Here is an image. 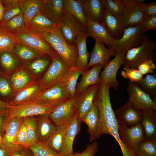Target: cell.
<instances>
[{"mask_svg":"<svg viewBox=\"0 0 156 156\" xmlns=\"http://www.w3.org/2000/svg\"><path fill=\"white\" fill-rule=\"evenodd\" d=\"M88 37L86 28L79 34L75 42L78 53L77 66L84 71L89 69L88 65L91 52L88 51L86 46V40Z\"/></svg>","mask_w":156,"mask_h":156,"instance_id":"22","label":"cell"},{"mask_svg":"<svg viewBox=\"0 0 156 156\" xmlns=\"http://www.w3.org/2000/svg\"><path fill=\"white\" fill-rule=\"evenodd\" d=\"M4 75L8 78L13 90L15 93L34 81L32 76L24 65L11 75Z\"/></svg>","mask_w":156,"mask_h":156,"instance_id":"28","label":"cell"},{"mask_svg":"<svg viewBox=\"0 0 156 156\" xmlns=\"http://www.w3.org/2000/svg\"><path fill=\"white\" fill-rule=\"evenodd\" d=\"M123 71L121 72V76L124 78L129 79L131 82L136 83L143 78L142 75L137 69L124 66Z\"/></svg>","mask_w":156,"mask_h":156,"instance_id":"48","label":"cell"},{"mask_svg":"<svg viewBox=\"0 0 156 156\" xmlns=\"http://www.w3.org/2000/svg\"><path fill=\"white\" fill-rule=\"evenodd\" d=\"M79 118L88 126L90 142L95 141L103 134L99 111L96 106L93 105L88 112Z\"/></svg>","mask_w":156,"mask_h":156,"instance_id":"16","label":"cell"},{"mask_svg":"<svg viewBox=\"0 0 156 156\" xmlns=\"http://www.w3.org/2000/svg\"><path fill=\"white\" fill-rule=\"evenodd\" d=\"M52 59L51 64L40 80L44 90L60 82L70 67L59 56Z\"/></svg>","mask_w":156,"mask_h":156,"instance_id":"6","label":"cell"},{"mask_svg":"<svg viewBox=\"0 0 156 156\" xmlns=\"http://www.w3.org/2000/svg\"><path fill=\"white\" fill-rule=\"evenodd\" d=\"M40 12L59 26L64 14L63 0H41Z\"/></svg>","mask_w":156,"mask_h":156,"instance_id":"17","label":"cell"},{"mask_svg":"<svg viewBox=\"0 0 156 156\" xmlns=\"http://www.w3.org/2000/svg\"><path fill=\"white\" fill-rule=\"evenodd\" d=\"M56 127L51 119L49 115H39L36 118V134L38 142H46L55 130Z\"/></svg>","mask_w":156,"mask_h":156,"instance_id":"26","label":"cell"},{"mask_svg":"<svg viewBox=\"0 0 156 156\" xmlns=\"http://www.w3.org/2000/svg\"><path fill=\"white\" fill-rule=\"evenodd\" d=\"M58 26L39 12L31 20L27 29L38 34Z\"/></svg>","mask_w":156,"mask_h":156,"instance_id":"34","label":"cell"},{"mask_svg":"<svg viewBox=\"0 0 156 156\" xmlns=\"http://www.w3.org/2000/svg\"><path fill=\"white\" fill-rule=\"evenodd\" d=\"M44 90L40 80H34L16 93L13 99L8 102V105L14 106L31 101Z\"/></svg>","mask_w":156,"mask_h":156,"instance_id":"19","label":"cell"},{"mask_svg":"<svg viewBox=\"0 0 156 156\" xmlns=\"http://www.w3.org/2000/svg\"><path fill=\"white\" fill-rule=\"evenodd\" d=\"M52 61V59L47 55L36 58L24 65L25 68L32 75H39L47 70Z\"/></svg>","mask_w":156,"mask_h":156,"instance_id":"38","label":"cell"},{"mask_svg":"<svg viewBox=\"0 0 156 156\" xmlns=\"http://www.w3.org/2000/svg\"><path fill=\"white\" fill-rule=\"evenodd\" d=\"M118 131L120 140L125 148L134 152V148L146 137L140 122L129 127L118 123Z\"/></svg>","mask_w":156,"mask_h":156,"instance_id":"8","label":"cell"},{"mask_svg":"<svg viewBox=\"0 0 156 156\" xmlns=\"http://www.w3.org/2000/svg\"><path fill=\"white\" fill-rule=\"evenodd\" d=\"M80 94H76L60 103L49 114L54 124L58 125L62 122L70 119L78 111Z\"/></svg>","mask_w":156,"mask_h":156,"instance_id":"9","label":"cell"},{"mask_svg":"<svg viewBox=\"0 0 156 156\" xmlns=\"http://www.w3.org/2000/svg\"><path fill=\"white\" fill-rule=\"evenodd\" d=\"M8 102L4 101L0 99V111L6 112L8 111Z\"/></svg>","mask_w":156,"mask_h":156,"instance_id":"58","label":"cell"},{"mask_svg":"<svg viewBox=\"0 0 156 156\" xmlns=\"http://www.w3.org/2000/svg\"><path fill=\"white\" fill-rule=\"evenodd\" d=\"M9 120L8 111H0V134L2 137L5 126Z\"/></svg>","mask_w":156,"mask_h":156,"instance_id":"56","label":"cell"},{"mask_svg":"<svg viewBox=\"0 0 156 156\" xmlns=\"http://www.w3.org/2000/svg\"><path fill=\"white\" fill-rule=\"evenodd\" d=\"M38 34L49 45L68 44L64 37L59 26L54 29Z\"/></svg>","mask_w":156,"mask_h":156,"instance_id":"43","label":"cell"},{"mask_svg":"<svg viewBox=\"0 0 156 156\" xmlns=\"http://www.w3.org/2000/svg\"><path fill=\"white\" fill-rule=\"evenodd\" d=\"M142 11L144 16L156 15V3H145L143 7Z\"/></svg>","mask_w":156,"mask_h":156,"instance_id":"55","label":"cell"},{"mask_svg":"<svg viewBox=\"0 0 156 156\" xmlns=\"http://www.w3.org/2000/svg\"><path fill=\"white\" fill-rule=\"evenodd\" d=\"M99 83L90 86L81 94L78 109L79 118L86 114L92 107L93 100Z\"/></svg>","mask_w":156,"mask_h":156,"instance_id":"31","label":"cell"},{"mask_svg":"<svg viewBox=\"0 0 156 156\" xmlns=\"http://www.w3.org/2000/svg\"><path fill=\"white\" fill-rule=\"evenodd\" d=\"M141 24L128 28L125 30L122 37L116 40L114 51L116 53L125 54L129 50L137 47L142 44L144 36Z\"/></svg>","mask_w":156,"mask_h":156,"instance_id":"5","label":"cell"},{"mask_svg":"<svg viewBox=\"0 0 156 156\" xmlns=\"http://www.w3.org/2000/svg\"><path fill=\"white\" fill-rule=\"evenodd\" d=\"M10 51L22 63H24V65L36 58L42 56L27 46L18 41Z\"/></svg>","mask_w":156,"mask_h":156,"instance_id":"33","label":"cell"},{"mask_svg":"<svg viewBox=\"0 0 156 156\" xmlns=\"http://www.w3.org/2000/svg\"><path fill=\"white\" fill-rule=\"evenodd\" d=\"M3 141V137L0 134V144L2 143Z\"/></svg>","mask_w":156,"mask_h":156,"instance_id":"60","label":"cell"},{"mask_svg":"<svg viewBox=\"0 0 156 156\" xmlns=\"http://www.w3.org/2000/svg\"><path fill=\"white\" fill-rule=\"evenodd\" d=\"M99 148V144L96 141L87 145L85 150L81 153L79 151L72 154L70 156H95Z\"/></svg>","mask_w":156,"mask_h":156,"instance_id":"52","label":"cell"},{"mask_svg":"<svg viewBox=\"0 0 156 156\" xmlns=\"http://www.w3.org/2000/svg\"><path fill=\"white\" fill-rule=\"evenodd\" d=\"M41 0H20L23 15L27 27L33 18L40 12Z\"/></svg>","mask_w":156,"mask_h":156,"instance_id":"37","label":"cell"},{"mask_svg":"<svg viewBox=\"0 0 156 156\" xmlns=\"http://www.w3.org/2000/svg\"><path fill=\"white\" fill-rule=\"evenodd\" d=\"M110 88L109 83L101 82L95 94L93 104L97 107L99 111L103 134L112 136L122 150L124 146L119 137L118 123L110 102Z\"/></svg>","mask_w":156,"mask_h":156,"instance_id":"1","label":"cell"},{"mask_svg":"<svg viewBox=\"0 0 156 156\" xmlns=\"http://www.w3.org/2000/svg\"><path fill=\"white\" fill-rule=\"evenodd\" d=\"M1 75H1V72H0V76Z\"/></svg>","mask_w":156,"mask_h":156,"instance_id":"61","label":"cell"},{"mask_svg":"<svg viewBox=\"0 0 156 156\" xmlns=\"http://www.w3.org/2000/svg\"><path fill=\"white\" fill-rule=\"evenodd\" d=\"M100 23L106 28L114 40H119L122 36L124 30L120 20L114 16L105 8Z\"/></svg>","mask_w":156,"mask_h":156,"instance_id":"24","label":"cell"},{"mask_svg":"<svg viewBox=\"0 0 156 156\" xmlns=\"http://www.w3.org/2000/svg\"><path fill=\"white\" fill-rule=\"evenodd\" d=\"M10 51H0V71L6 75L15 71L24 65Z\"/></svg>","mask_w":156,"mask_h":156,"instance_id":"29","label":"cell"},{"mask_svg":"<svg viewBox=\"0 0 156 156\" xmlns=\"http://www.w3.org/2000/svg\"><path fill=\"white\" fill-rule=\"evenodd\" d=\"M14 144L22 146L29 147L25 127L23 122L19 128L14 138Z\"/></svg>","mask_w":156,"mask_h":156,"instance_id":"49","label":"cell"},{"mask_svg":"<svg viewBox=\"0 0 156 156\" xmlns=\"http://www.w3.org/2000/svg\"><path fill=\"white\" fill-rule=\"evenodd\" d=\"M84 72L77 66L70 67L60 82L68 98L75 95L79 77Z\"/></svg>","mask_w":156,"mask_h":156,"instance_id":"25","label":"cell"},{"mask_svg":"<svg viewBox=\"0 0 156 156\" xmlns=\"http://www.w3.org/2000/svg\"><path fill=\"white\" fill-rule=\"evenodd\" d=\"M20 1L1 0L4 11L3 20L0 22V24L6 22L17 15L23 14Z\"/></svg>","mask_w":156,"mask_h":156,"instance_id":"40","label":"cell"},{"mask_svg":"<svg viewBox=\"0 0 156 156\" xmlns=\"http://www.w3.org/2000/svg\"><path fill=\"white\" fill-rule=\"evenodd\" d=\"M142 112V110L128 101L123 106L114 112L118 123L129 127L140 122Z\"/></svg>","mask_w":156,"mask_h":156,"instance_id":"15","label":"cell"},{"mask_svg":"<svg viewBox=\"0 0 156 156\" xmlns=\"http://www.w3.org/2000/svg\"><path fill=\"white\" fill-rule=\"evenodd\" d=\"M154 62L151 59L146 60L139 65L137 69L142 75L153 73L155 72L154 70L156 68Z\"/></svg>","mask_w":156,"mask_h":156,"instance_id":"53","label":"cell"},{"mask_svg":"<svg viewBox=\"0 0 156 156\" xmlns=\"http://www.w3.org/2000/svg\"><path fill=\"white\" fill-rule=\"evenodd\" d=\"M86 28L88 37H92L95 41L102 42L108 48L114 50L116 40L102 24L86 18Z\"/></svg>","mask_w":156,"mask_h":156,"instance_id":"14","label":"cell"},{"mask_svg":"<svg viewBox=\"0 0 156 156\" xmlns=\"http://www.w3.org/2000/svg\"><path fill=\"white\" fill-rule=\"evenodd\" d=\"M14 35L18 42L27 46L41 56L47 55L52 59L59 56L39 35L27 29Z\"/></svg>","mask_w":156,"mask_h":156,"instance_id":"4","label":"cell"},{"mask_svg":"<svg viewBox=\"0 0 156 156\" xmlns=\"http://www.w3.org/2000/svg\"><path fill=\"white\" fill-rule=\"evenodd\" d=\"M71 118L57 126L55 130L46 142L51 148L57 153L61 152L65 132Z\"/></svg>","mask_w":156,"mask_h":156,"instance_id":"32","label":"cell"},{"mask_svg":"<svg viewBox=\"0 0 156 156\" xmlns=\"http://www.w3.org/2000/svg\"><path fill=\"white\" fill-rule=\"evenodd\" d=\"M12 89L6 76L1 75L0 76V97L5 98L10 95L12 92Z\"/></svg>","mask_w":156,"mask_h":156,"instance_id":"50","label":"cell"},{"mask_svg":"<svg viewBox=\"0 0 156 156\" xmlns=\"http://www.w3.org/2000/svg\"><path fill=\"white\" fill-rule=\"evenodd\" d=\"M143 32L149 30H156V15L144 16L141 24Z\"/></svg>","mask_w":156,"mask_h":156,"instance_id":"51","label":"cell"},{"mask_svg":"<svg viewBox=\"0 0 156 156\" xmlns=\"http://www.w3.org/2000/svg\"><path fill=\"white\" fill-rule=\"evenodd\" d=\"M126 1L125 12L120 20L124 30L128 28L141 24L144 17L142 8L145 0Z\"/></svg>","mask_w":156,"mask_h":156,"instance_id":"7","label":"cell"},{"mask_svg":"<svg viewBox=\"0 0 156 156\" xmlns=\"http://www.w3.org/2000/svg\"><path fill=\"white\" fill-rule=\"evenodd\" d=\"M83 13L87 18L100 23L105 7L101 0H80Z\"/></svg>","mask_w":156,"mask_h":156,"instance_id":"23","label":"cell"},{"mask_svg":"<svg viewBox=\"0 0 156 156\" xmlns=\"http://www.w3.org/2000/svg\"><path fill=\"white\" fill-rule=\"evenodd\" d=\"M116 53L113 50L107 48L102 42L95 41V43L90 54V58L88 62V69L96 65H100L102 68L108 63L112 56H115Z\"/></svg>","mask_w":156,"mask_h":156,"instance_id":"20","label":"cell"},{"mask_svg":"<svg viewBox=\"0 0 156 156\" xmlns=\"http://www.w3.org/2000/svg\"><path fill=\"white\" fill-rule=\"evenodd\" d=\"M15 144L7 145L0 144V156H10Z\"/></svg>","mask_w":156,"mask_h":156,"instance_id":"57","label":"cell"},{"mask_svg":"<svg viewBox=\"0 0 156 156\" xmlns=\"http://www.w3.org/2000/svg\"><path fill=\"white\" fill-rule=\"evenodd\" d=\"M4 8L2 3L1 0H0V22L3 20V14Z\"/></svg>","mask_w":156,"mask_h":156,"instance_id":"59","label":"cell"},{"mask_svg":"<svg viewBox=\"0 0 156 156\" xmlns=\"http://www.w3.org/2000/svg\"><path fill=\"white\" fill-rule=\"evenodd\" d=\"M68 99L60 82L43 90L31 101L43 104H59Z\"/></svg>","mask_w":156,"mask_h":156,"instance_id":"18","label":"cell"},{"mask_svg":"<svg viewBox=\"0 0 156 156\" xmlns=\"http://www.w3.org/2000/svg\"><path fill=\"white\" fill-rule=\"evenodd\" d=\"M23 123L25 127L29 146L38 142L36 134V118L34 116L25 117L24 118Z\"/></svg>","mask_w":156,"mask_h":156,"instance_id":"46","label":"cell"},{"mask_svg":"<svg viewBox=\"0 0 156 156\" xmlns=\"http://www.w3.org/2000/svg\"><path fill=\"white\" fill-rule=\"evenodd\" d=\"M128 101L141 110L151 109L156 110V101L142 91L136 83L129 81L127 88Z\"/></svg>","mask_w":156,"mask_h":156,"instance_id":"10","label":"cell"},{"mask_svg":"<svg viewBox=\"0 0 156 156\" xmlns=\"http://www.w3.org/2000/svg\"><path fill=\"white\" fill-rule=\"evenodd\" d=\"M155 110L146 109L142 110L140 123L146 138L156 139V113Z\"/></svg>","mask_w":156,"mask_h":156,"instance_id":"30","label":"cell"},{"mask_svg":"<svg viewBox=\"0 0 156 156\" xmlns=\"http://www.w3.org/2000/svg\"><path fill=\"white\" fill-rule=\"evenodd\" d=\"M10 156H33V155L28 148L20 145L15 144Z\"/></svg>","mask_w":156,"mask_h":156,"instance_id":"54","label":"cell"},{"mask_svg":"<svg viewBox=\"0 0 156 156\" xmlns=\"http://www.w3.org/2000/svg\"><path fill=\"white\" fill-rule=\"evenodd\" d=\"M24 118L13 117L10 119L4 130L2 143L7 145L14 144V138Z\"/></svg>","mask_w":156,"mask_h":156,"instance_id":"36","label":"cell"},{"mask_svg":"<svg viewBox=\"0 0 156 156\" xmlns=\"http://www.w3.org/2000/svg\"><path fill=\"white\" fill-rule=\"evenodd\" d=\"M125 55L122 53H117L114 58L109 61L100 73L101 82L109 83L110 87L115 90L118 89L119 85V81L116 78L117 74L120 68L124 63Z\"/></svg>","mask_w":156,"mask_h":156,"instance_id":"11","label":"cell"},{"mask_svg":"<svg viewBox=\"0 0 156 156\" xmlns=\"http://www.w3.org/2000/svg\"><path fill=\"white\" fill-rule=\"evenodd\" d=\"M50 45L61 59L70 67H77V47L75 43L72 45L51 44Z\"/></svg>","mask_w":156,"mask_h":156,"instance_id":"27","label":"cell"},{"mask_svg":"<svg viewBox=\"0 0 156 156\" xmlns=\"http://www.w3.org/2000/svg\"><path fill=\"white\" fill-rule=\"evenodd\" d=\"M28 148L33 156H63L51 148L46 142H37L30 145Z\"/></svg>","mask_w":156,"mask_h":156,"instance_id":"45","label":"cell"},{"mask_svg":"<svg viewBox=\"0 0 156 156\" xmlns=\"http://www.w3.org/2000/svg\"><path fill=\"white\" fill-rule=\"evenodd\" d=\"M105 8L114 16L120 20L127 5L126 0H101Z\"/></svg>","mask_w":156,"mask_h":156,"instance_id":"44","label":"cell"},{"mask_svg":"<svg viewBox=\"0 0 156 156\" xmlns=\"http://www.w3.org/2000/svg\"><path fill=\"white\" fill-rule=\"evenodd\" d=\"M59 27L67 43L74 44L79 34L86 27L72 15L64 12Z\"/></svg>","mask_w":156,"mask_h":156,"instance_id":"12","label":"cell"},{"mask_svg":"<svg viewBox=\"0 0 156 156\" xmlns=\"http://www.w3.org/2000/svg\"><path fill=\"white\" fill-rule=\"evenodd\" d=\"M81 122L77 111L70 120L65 132L60 153L63 156H70L74 153L73 142L80 131Z\"/></svg>","mask_w":156,"mask_h":156,"instance_id":"13","label":"cell"},{"mask_svg":"<svg viewBox=\"0 0 156 156\" xmlns=\"http://www.w3.org/2000/svg\"><path fill=\"white\" fill-rule=\"evenodd\" d=\"M0 27L5 32L13 35L27 29L23 14L17 15L0 24Z\"/></svg>","mask_w":156,"mask_h":156,"instance_id":"39","label":"cell"},{"mask_svg":"<svg viewBox=\"0 0 156 156\" xmlns=\"http://www.w3.org/2000/svg\"><path fill=\"white\" fill-rule=\"evenodd\" d=\"M156 43L151 40L147 34L144 35L142 44L128 51L125 55L124 66L137 69L144 61L156 60Z\"/></svg>","mask_w":156,"mask_h":156,"instance_id":"2","label":"cell"},{"mask_svg":"<svg viewBox=\"0 0 156 156\" xmlns=\"http://www.w3.org/2000/svg\"><path fill=\"white\" fill-rule=\"evenodd\" d=\"M60 103L43 104L31 101L14 106H8V112L10 119L49 115Z\"/></svg>","mask_w":156,"mask_h":156,"instance_id":"3","label":"cell"},{"mask_svg":"<svg viewBox=\"0 0 156 156\" xmlns=\"http://www.w3.org/2000/svg\"><path fill=\"white\" fill-rule=\"evenodd\" d=\"M134 152L135 156H156V139L146 138L136 146Z\"/></svg>","mask_w":156,"mask_h":156,"instance_id":"42","label":"cell"},{"mask_svg":"<svg viewBox=\"0 0 156 156\" xmlns=\"http://www.w3.org/2000/svg\"><path fill=\"white\" fill-rule=\"evenodd\" d=\"M140 88L148 95L154 101L156 97V73L147 75L140 81L136 83Z\"/></svg>","mask_w":156,"mask_h":156,"instance_id":"41","label":"cell"},{"mask_svg":"<svg viewBox=\"0 0 156 156\" xmlns=\"http://www.w3.org/2000/svg\"><path fill=\"white\" fill-rule=\"evenodd\" d=\"M17 42L14 35L5 32L0 27V51H10Z\"/></svg>","mask_w":156,"mask_h":156,"instance_id":"47","label":"cell"},{"mask_svg":"<svg viewBox=\"0 0 156 156\" xmlns=\"http://www.w3.org/2000/svg\"><path fill=\"white\" fill-rule=\"evenodd\" d=\"M64 12L75 18L86 28V18L79 0H63Z\"/></svg>","mask_w":156,"mask_h":156,"instance_id":"35","label":"cell"},{"mask_svg":"<svg viewBox=\"0 0 156 156\" xmlns=\"http://www.w3.org/2000/svg\"><path fill=\"white\" fill-rule=\"evenodd\" d=\"M102 68L100 64L95 65L82 73L80 82L77 83L75 94H81L89 87L101 82L99 75Z\"/></svg>","mask_w":156,"mask_h":156,"instance_id":"21","label":"cell"}]
</instances>
